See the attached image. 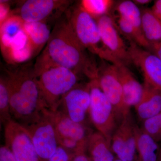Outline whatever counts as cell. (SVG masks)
<instances>
[{
  "label": "cell",
  "instance_id": "cell-1",
  "mask_svg": "<svg viewBox=\"0 0 161 161\" xmlns=\"http://www.w3.org/2000/svg\"><path fill=\"white\" fill-rule=\"evenodd\" d=\"M86 51L67 20H63L54 27L45 49L34 67L57 65L78 75L83 74L90 80L97 79L98 67L89 57Z\"/></svg>",
  "mask_w": 161,
  "mask_h": 161
},
{
  "label": "cell",
  "instance_id": "cell-2",
  "mask_svg": "<svg viewBox=\"0 0 161 161\" xmlns=\"http://www.w3.org/2000/svg\"><path fill=\"white\" fill-rule=\"evenodd\" d=\"M31 66L26 65L9 70L4 76L9 90L12 117L22 125L31 122L47 108L34 69Z\"/></svg>",
  "mask_w": 161,
  "mask_h": 161
},
{
  "label": "cell",
  "instance_id": "cell-3",
  "mask_svg": "<svg viewBox=\"0 0 161 161\" xmlns=\"http://www.w3.org/2000/svg\"><path fill=\"white\" fill-rule=\"evenodd\" d=\"M34 71L42 99L51 111L58 109L64 96L78 84V75L62 67H43Z\"/></svg>",
  "mask_w": 161,
  "mask_h": 161
},
{
  "label": "cell",
  "instance_id": "cell-4",
  "mask_svg": "<svg viewBox=\"0 0 161 161\" xmlns=\"http://www.w3.org/2000/svg\"><path fill=\"white\" fill-rule=\"evenodd\" d=\"M66 13V19L82 46L103 60L117 64L104 46L96 20L79 6L69 8Z\"/></svg>",
  "mask_w": 161,
  "mask_h": 161
},
{
  "label": "cell",
  "instance_id": "cell-5",
  "mask_svg": "<svg viewBox=\"0 0 161 161\" xmlns=\"http://www.w3.org/2000/svg\"><path fill=\"white\" fill-rule=\"evenodd\" d=\"M91 103L90 119L97 131L103 134L111 144L113 133L119 123L114 108L101 89L97 79L89 82Z\"/></svg>",
  "mask_w": 161,
  "mask_h": 161
},
{
  "label": "cell",
  "instance_id": "cell-6",
  "mask_svg": "<svg viewBox=\"0 0 161 161\" xmlns=\"http://www.w3.org/2000/svg\"><path fill=\"white\" fill-rule=\"evenodd\" d=\"M22 126L29 133L41 161H48L59 147L49 110L44 109L36 119Z\"/></svg>",
  "mask_w": 161,
  "mask_h": 161
},
{
  "label": "cell",
  "instance_id": "cell-7",
  "mask_svg": "<svg viewBox=\"0 0 161 161\" xmlns=\"http://www.w3.org/2000/svg\"><path fill=\"white\" fill-rule=\"evenodd\" d=\"M98 84L114 108L119 125L131 114L124 102L123 93L115 64L104 63L98 67Z\"/></svg>",
  "mask_w": 161,
  "mask_h": 161
},
{
  "label": "cell",
  "instance_id": "cell-8",
  "mask_svg": "<svg viewBox=\"0 0 161 161\" xmlns=\"http://www.w3.org/2000/svg\"><path fill=\"white\" fill-rule=\"evenodd\" d=\"M5 145L16 161H41L27 130L12 119L4 125Z\"/></svg>",
  "mask_w": 161,
  "mask_h": 161
},
{
  "label": "cell",
  "instance_id": "cell-9",
  "mask_svg": "<svg viewBox=\"0 0 161 161\" xmlns=\"http://www.w3.org/2000/svg\"><path fill=\"white\" fill-rule=\"evenodd\" d=\"M95 20L101 39L107 51L117 62V64L121 63L128 66L131 63L128 47L120 36L115 19L109 14Z\"/></svg>",
  "mask_w": 161,
  "mask_h": 161
},
{
  "label": "cell",
  "instance_id": "cell-10",
  "mask_svg": "<svg viewBox=\"0 0 161 161\" xmlns=\"http://www.w3.org/2000/svg\"><path fill=\"white\" fill-rule=\"evenodd\" d=\"M131 63L140 70L144 84L161 92V60L148 50L133 42L128 47Z\"/></svg>",
  "mask_w": 161,
  "mask_h": 161
},
{
  "label": "cell",
  "instance_id": "cell-11",
  "mask_svg": "<svg viewBox=\"0 0 161 161\" xmlns=\"http://www.w3.org/2000/svg\"><path fill=\"white\" fill-rule=\"evenodd\" d=\"M136 124L131 114L122 121L112 136L111 148L117 158L124 161L135 160L136 150Z\"/></svg>",
  "mask_w": 161,
  "mask_h": 161
},
{
  "label": "cell",
  "instance_id": "cell-12",
  "mask_svg": "<svg viewBox=\"0 0 161 161\" xmlns=\"http://www.w3.org/2000/svg\"><path fill=\"white\" fill-rule=\"evenodd\" d=\"M91 95L89 84H78L64 96L59 108L71 119L85 125L86 115L89 112Z\"/></svg>",
  "mask_w": 161,
  "mask_h": 161
},
{
  "label": "cell",
  "instance_id": "cell-13",
  "mask_svg": "<svg viewBox=\"0 0 161 161\" xmlns=\"http://www.w3.org/2000/svg\"><path fill=\"white\" fill-rule=\"evenodd\" d=\"M49 112L54 125L57 139H67L87 145L89 137L93 131L86 125L74 121L61 110H49Z\"/></svg>",
  "mask_w": 161,
  "mask_h": 161
},
{
  "label": "cell",
  "instance_id": "cell-14",
  "mask_svg": "<svg viewBox=\"0 0 161 161\" xmlns=\"http://www.w3.org/2000/svg\"><path fill=\"white\" fill-rule=\"evenodd\" d=\"M69 3L59 0H28L21 6L19 16L25 22H45L53 13L66 7Z\"/></svg>",
  "mask_w": 161,
  "mask_h": 161
},
{
  "label": "cell",
  "instance_id": "cell-15",
  "mask_svg": "<svg viewBox=\"0 0 161 161\" xmlns=\"http://www.w3.org/2000/svg\"><path fill=\"white\" fill-rule=\"evenodd\" d=\"M115 65L122 88L124 102L130 109L140 101L144 92L143 85L139 82L127 65L121 63Z\"/></svg>",
  "mask_w": 161,
  "mask_h": 161
},
{
  "label": "cell",
  "instance_id": "cell-16",
  "mask_svg": "<svg viewBox=\"0 0 161 161\" xmlns=\"http://www.w3.org/2000/svg\"><path fill=\"white\" fill-rule=\"evenodd\" d=\"M143 86L142 98L134 107L137 116L143 121L161 112V92L147 85Z\"/></svg>",
  "mask_w": 161,
  "mask_h": 161
},
{
  "label": "cell",
  "instance_id": "cell-17",
  "mask_svg": "<svg viewBox=\"0 0 161 161\" xmlns=\"http://www.w3.org/2000/svg\"><path fill=\"white\" fill-rule=\"evenodd\" d=\"M86 151L92 161H113L115 159L111 144L98 131L90 135Z\"/></svg>",
  "mask_w": 161,
  "mask_h": 161
},
{
  "label": "cell",
  "instance_id": "cell-18",
  "mask_svg": "<svg viewBox=\"0 0 161 161\" xmlns=\"http://www.w3.org/2000/svg\"><path fill=\"white\" fill-rule=\"evenodd\" d=\"M135 132L138 161H157L160 149L158 142L136 125Z\"/></svg>",
  "mask_w": 161,
  "mask_h": 161
},
{
  "label": "cell",
  "instance_id": "cell-19",
  "mask_svg": "<svg viewBox=\"0 0 161 161\" xmlns=\"http://www.w3.org/2000/svg\"><path fill=\"white\" fill-rule=\"evenodd\" d=\"M23 28L34 53H36L47 43L51 34L49 27L45 22H27L24 21Z\"/></svg>",
  "mask_w": 161,
  "mask_h": 161
},
{
  "label": "cell",
  "instance_id": "cell-20",
  "mask_svg": "<svg viewBox=\"0 0 161 161\" xmlns=\"http://www.w3.org/2000/svg\"><path fill=\"white\" fill-rule=\"evenodd\" d=\"M141 12L142 32L145 39L150 47L161 42V21L151 9L145 8L141 9Z\"/></svg>",
  "mask_w": 161,
  "mask_h": 161
},
{
  "label": "cell",
  "instance_id": "cell-21",
  "mask_svg": "<svg viewBox=\"0 0 161 161\" xmlns=\"http://www.w3.org/2000/svg\"><path fill=\"white\" fill-rule=\"evenodd\" d=\"M114 8L118 16L128 21L144 36L142 29L141 9H139L138 6L133 1L129 0L120 1L115 4Z\"/></svg>",
  "mask_w": 161,
  "mask_h": 161
},
{
  "label": "cell",
  "instance_id": "cell-22",
  "mask_svg": "<svg viewBox=\"0 0 161 161\" xmlns=\"http://www.w3.org/2000/svg\"><path fill=\"white\" fill-rule=\"evenodd\" d=\"M23 23L24 21L19 15H9L1 24L0 37L2 52L8 47L13 38L24 29Z\"/></svg>",
  "mask_w": 161,
  "mask_h": 161
},
{
  "label": "cell",
  "instance_id": "cell-23",
  "mask_svg": "<svg viewBox=\"0 0 161 161\" xmlns=\"http://www.w3.org/2000/svg\"><path fill=\"white\" fill-rule=\"evenodd\" d=\"M112 0H82L79 7L95 19L110 14L111 9L115 6Z\"/></svg>",
  "mask_w": 161,
  "mask_h": 161
},
{
  "label": "cell",
  "instance_id": "cell-24",
  "mask_svg": "<svg viewBox=\"0 0 161 161\" xmlns=\"http://www.w3.org/2000/svg\"><path fill=\"white\" fill-rule=\"evenodd\" d=\"M117 20H115L116 26L120 34L129 40L145 49H150V45L145 37L125 19L118 16Z\"/></svg>",
  "mask_w": 161,
  "mask_h": 161
},
{
  "label": "cell",
  "instance_id": "cell-25",
  "mask_svg": "<svg viewBox=\"0 0 161 161\" xmlns=\"http://www.w3.org/2000/svg\"><path fill=\"white\" fill-rule=\"evenodd\" d=\"M13 119L10 112V98L7 83L3 76L0 79V120L5 125Z\"/></svg>",
  "mask_w": 161,
  "mask_h": 161
},
{
  "label": "cell",
  "instance_id": "cell-26",
  "mask_svg": "<svg viewBox=\"0 0 161 161\" xmlns=\"http://www.w3.org/2000/svg\"><path fill=\"white\" fill-rule=\"evenodd\" d=\"M157 142H161V112L143 121L142 128Z\"/></svg>",
  "mask_w": 161,
  "mask_h": 161
},
{
  "label": "cell",
  "instance_id": "cell-27",
  "mask_svg": "<svg viewBox=\"0 0 161 161\" xmlns=\"http://www.w3.org/2000/svg\"><path fill=\"white\" fill-rule=\"evenodd\" d=\"M48 161H72V153L60 146Z\"/></svg>",
  "mask_w": 161,
  "mask_h": 161
},
{
  "label": "cell",
  "instance_id": "cell-28",
  "mask_svg": "<svg viewBox=\"0 0 161 161\" xmlns=\"http://www.w3.org/2000/svg\"><path fill=\"white\" fill-rule=\"evenodd\" d=\"M7 1H0V23L2 24L9 17V8Z\"/></svg>",
  "mask_w": 161,
  "mask_h": 161
},
{
  "label": "cell",
  "instance_id": "cell-29",
  "mask_svg": "<svg viewBox=\"0 0 161 161\" xmlns=\"http://www.w3.org/2000/svg\"><path fill=\"white\" fill-rule=\"evenodd\" d=\"M0 161H16L10 150L6 146L0 148Z\"/></svg>",
  "mask_w": 161,
  "mask_h": 161
},
{
  "label": "cell",
  "instance_id": "cell-30",
  "mask_svg": "<svg viewBox=\"0 0 161 161\" xmlns=\"http://www.w3.org/2000/svg\"><path fill=\"white\" fill-rule=\"evenodd\" d=\"M72 161H92L86 150H81L72 153Z\"/></svg>",
  "mask_w": 161,
  "mask_h": 161
},
{
  "label": "cell",
  "instance_id": "cell-31",
  "mask_svg": "<svg viewBox=\"0 0 161 161\" xmlns=\"http://www.w3.org/2000/svg\"><path fill=\"white\" fill-rule=\"evenodd\" d=\"M151 9L156 16L161 22V0L155 1Z\"/></svg>",
  "mask_w": 161,
  "mask_h": 161
},
{
  "label": "cell",
  "instance_id": "cell-32",
  "mask_svg": "<svg viewBox=\"0 0 161 161\" xmlns=\"http://www.w3.org/2000/svg\"><path fill=\"white\" fill-rule=\"evenodd\" d=\"M149 51L156 55L161 60V42L151 45Z\"/></svg>",
  "mask_w": 161,
  "mask_h": 161
},
{
  "label": "cell",
  "instance_id": "cell-33",
  "mask_svg": "<svg viewBox=\"0 0 161 161\" xmlns=\"http://www.w3.org/2000/svg\"><path fill=\"white\" fill-rule=\"evenodd\" d=\"M133 3H135L136 6H143L148 5L149 3H151L152 1L150 0H134L133 1Z\"/></svg>",
  "mask_w": 161,
  "mask_h": 161
},
{
  "label": "cell",
  "instance_id": "cell-34",
  "mask_svg": "<svg viewBox=\"0 0 161 161\" xmlns=\"http://www.w3.org/2000/svg\"><path fill=\"white\" fill-rule=\"evenodd\" d=\"M157 161H161V148H160L159 150Z\"/></svg>",
  "mask_w": 161,
  "mask_h": 161
},
{
  "label": "cell",
  "instance_id": "cell-35",
  "mask_svg": "<svg viewBox=\"0 0 161 161\" xmlns=\"http://www.w3.org/2000/svg\"><path fill=\"white\" fill-rule=\"evenodd\" d=\"M113 161H124L122 160L119 159L118 158H115V160H114Z\"/></svg>",
  "mask_w": 161,
  "mask_h": 161
}]
</instances>
